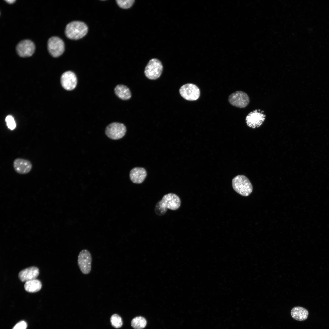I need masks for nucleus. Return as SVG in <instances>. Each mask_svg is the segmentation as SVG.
Segmentation results:
<instances>
[{
	"mask_svg": "<svg viewBox=\"0 0 329 329\" xmlns=\"http://www.w3.org/2000/svg\"><path fill=\"white\" fill-rule=\"evenodd\" d=\"M181 201L179 196L173 193H169L165 195L162 199L156 204L154 211L155 213L159 216L164 214L168 209L176 210L180 206Z\"/></svg>",
	"mask_w": 329,
	"mask_h": 329,
	"instance_id": "nucleus-1",
	"label": "nucleus"
},
{
	"mask_svg": "<svg viewBox=\"0 0 329 329\" xmlns=\"http://www.w3.org/2000/svg\"><path fill=\"white\" fill-rule=\"evenodd\" d=\"M88 27L84 23L80 21H73L66 26L65 34L69 38L74 40L81 39L88 32Z\"/></svg>",
	"mask_w": 329,
	"mask_h": 329,
	"instance_id": "nucleus-2",
	"label": "nucleus"
},
{
	"mask_svg": "<svg viewBox=\"0 0 329 329\" xmlns=\"http://www.w3.org/2000/svg\"><path fill=\"white\" fill-rule=\"evenodd\" d=\"M232 185L234 190L240 195L246 196L252 192L253 187L249 179L243 175H238L232 179Z\"/></svg>",
	"mask_w": 329,
	"mask_h": 329,
	"instance_id": "nucleus-3",
	"label": "nucleus"
},
{
	"mask_svg": "<svg viewBox=\"0 0 329 329\" xmlns=\"http://www.w3.org/2000/svg\"><path fill=\"white\" fill-rule=\"evenodd\" d=\"M163 69V65L158 59L154 58L150 59L146 66L145 75L148 79L154 80L161 76Z\"/></svg>",
	"mask_w": 329,
	"mask_h": 329,
	"instance_id": "nucleus-4",
	"label": "nucleus"
},
{
	"mask_svg": "<svg viewBox=\"0 0 329 329\" xmlns=\"http://www.w3.org/2000/svg\"><path fill=\"white\" fill-rule=\"evenodd\" d=\"M126 131V127L123 124L114 122L110 123L107 126L105 133L109 138L117 140L123 137Z\"/></svg>",
	"mask_w": 329,
	"mask_h": 329,
	"instance_id": "nucleus-5",
	"label": "nucleus"
},
{
	"mask_svg": "<svg viewBox=\"0 0 329 329\" xmlns=\"http://www.w3.org/2000/svg\"><path fill=\"white\" fill-rule=\"evenodd\" d=\"M92 261L91 255L89 251L84 249L80 252L78 258V265L83 274H87L90 272Z\"/></svg>",
	"mask_w": 329,
	"mask_h": 329,
	"instance_id": "nucleus-6",
	"label": "nucleus"
},
{
	"mask_svg": "<svg viewBox=\"0 0 329 329\" xmlns=\"http://www.w3.org/2000/svg\"><path fill=\"white\" fill-rule=\"evenodd\" d=\"M180 95L185 99L190 101L197 100L200 96V91L198 87L193 83H187L180 88Z\"/></svg>",
	"mask_w": 329,
	"mask_h": 329,
	"instance_id": "nucleus-7",
	"label": "nucleus"
},
{
	"mask_svg": "<svg viewBox=\"0 0 329 329\" xmlns=\"http://www.w3.org/2000/svg\"><path fill=\"white\" fill-rule=\"evenodd\" d=\"M48 48L50 54L53 57H57L62 55L65 50L63 41L60 38L53 36L48 41Z\"/></svg>",
	"mask_w": 329,
	"mask_h": 329,
	"instance_id": "nucleus-8",
	"label": "nucleus"
},
{
	"mask_svg": "<svg viewBox=\"0 0 329 329\" xmlns=\"http://www.w3.org/2000/svg\"><path fill=\"white\" fill-rule=\"evenodd\" d=\"M228 100L231 105L240 108L247 106L250 101L247 94L241 91H236L232 94L229 96Z\"/></svg>",
	"mask_w": 329,
	"mask_h": 329,
	"instance_id": "nucleus-9",
	"label": "nucleus"
},
{
	"mask_svg": "<svg viewBox=\"0 0 329 329\" xmlns=\"http://www.w3.org/2000/svg\"><path fill=\"white\" fill-rule=\"evenodd\" d=\"M265 119V115L263 111L256 110L248 114L246 120L248 126L255 129L261 125Z\"/></svg>",
	"mask_w": 329,
	"mask_h": 329,
	"instance_id": "nucleus-10",
	"label": "nucleus"
},
{
	"mask_svg": "<svg viewBox=\"0 0 329 329\" xmlns=\"http://www.w3.org/2000/svg\"><path fill=\"white\" fill-rule=\"evenodd\" d=\"M35 46L31 41L25 39L21 41L17 44L16 50L18 55L20 57H26L31 56L34 53Z\"/></svg>",
	"mask_w": 329,
	"mask_h": 329,
	"instance_id": "nucleus-11",
	"label": "nucleus"
},
{
	"mask_svg": "<svg viewBox=\"0 0 329 329\" xmlns=\"http://www.w3.org/2000/svg\"><path fill=\"white\" fill-rule=\"evenodd\" d=\"M61 82L62 87L65 90H72L76 87L77 85V77L73 72L67 71L62 75Z\"/></svg>",
	"mask_w": 329,
	"mask_h": 329,
	"instance_id": "nucleus-12",
	"label": "nucleus"
},
{
	"mask_svg": "<svg viewBox=\"0 0 329 329\" xmlns=\"http://www.w3.org/2000/svg\"><path fill=\"white\" fill-rule=\"evenodd\" d=\"M13 166L14 170L17 173L20 174H26L31 170L32 164L28 160L18 158L14 160Z\"/></svg>",
	"mask_w": 329,
	"mask_h": 329,
	"instance_id": "nucleus-13",
	"label": "nucleus"
},
{
	"mask_svg": "<svg viewBox=\"0 0 329 329\" xmlns=\"http://www.w3.org/2000/svg\"><path fill=\"white\" fill-rule=\"evenodd\" d=\"M39 274V270L35 267H31L21 271L19 273L18 277L22 282L36 279Z\"/></svg>",
	"mask_w": 329,
	"mask_h": 329,
	"instance_id": "nucleus-14",
	"label": "nucleus"
},
{
	"mask_svg": "<svg viewBox=\"0 0 329 329\" xmlns=\"http://www.w3.org/2000/svg\"><path fill=\"white\" fill-rule=\"evenodd\" d=\"M147 175L146 171L143 168L135 167L130 171L129 176L130 180L133 183L140 184L143 182Z\"/></svg>",
	"mask_w": 329,
	"mask_h": 329,
	"instance_id": "nucleus-15",
	"label": "nucleus"
},
{
	"mask_svg": "<svg viewBox=\"0 0 329 329\" xmlns=\"http://www.w3.org/2000/svg\"><path fill=\"white\" fill-rule=\"evenodd\" d=\"M291 314L294 319L298 321H302L306 320L307 318L309 313L308 310L303 307L296 306L292 309Z\"/></svg>",
	"mask_w": 329,
	"mask_h": 329,
	"instance_id": "nucleus-16",
	"label": "nucleus"
},
{
	"mask_svg": "<svg viewBox=\"0 0 329 329\" xmlns=\"http://www.w3.org/2000/svg\"><path fill=\"white\" fill-rule=\"evenodd\" d=\"M114 91L117 96L123 100H128L131 97V94L129 89L124 85H117L115 87Z\"/></svg>",
	"mask_w": 329,
	"mask_h": 329,
	"instance_id": "nucleus-17",
	"label": "nucleus"
},
{
	"mask_svg": "<svg viewBox=\"0 0 329 329\" xmlns=\"http://www.w3.org/2000/svg\"><path fill=\"white\" fill-rule=\"evenodd\" d=\"M42 287V284L40 281L35 279L26 282L24 288L27 292L33 293L39 291Z\"/></svg>",
	"mask_w": 329,
	"mask_h": 329,
	"instance_id": "nucleus-18",
	"label": "nucleus"
},
{
	"mask_svg": "<svg viewBox=\"0 0 329 329\" xmlns=\"http://www.w3.org/2000/svg\"><path fill=\"white\" fill-rule=\"evenodd\" d=\"M146 324L147 321L146 319L141 316L134 318L131 322V326L135 329H142L146 327Z\"/></svg>",
	"mask_w": 329,
	"mask_h": 329,
	"instance_id": "nucleus-19",
	"label": "nucleus"
},
{
	"mask_svg": "<svg viewBox=\"0 0 329 329\" xmlns=\"http://www.w3.org/2000/svg\"><path fill=\"white\" fill-rule=\"evenodd\" d=\"M110 322L113 327L116 328L121 327L123 324L121 317L117 314H114L110 318Z\"/></svg>",
	"mask_w": 329,
	"mask_h": 329,
	"instance_id": "nucleus-20",
	"label": "nucleus"
},
{
	"mask_svg": "<svg viewBox=\"0 0 329 329\" xmlns=\"http://www.w3.org/2000/svg\"><path fill=\"white\" fill-rule=\"evenodd\" d=\"M118 5L123 9H128L130 8L133 4L134 0H116Z\"/></svg>",
	"mask_w": 329,
	"mask_h": 329,
	"instance_id": "nucleus-21",
	"label": "nucleus"
},
{
	"mask_svg": "<svg viewBox=\"0 0 329 329\" xmlns=\"http://www.w3.org/2000/svg\"><path fill=\"white\" fill-rule=\"evenodd\" d=\"M5 121L9 129L11 130H13L15 128L16 124L12 116L10 115L7 116L5 118Z\"/></svg>",
	"mask_w": 329,
	"mask_h": 329,
	"instance_id": "nucleus-22",
	"label": "nucleus"
},
{
	"mask_svg": "<svg viewBox=\"0 0 329 329\" xmlns=\"http://www.w3.org/2000/svg\"><path fill=\"white\" fill-rule=\"evenodd\" d=\"M27 327V323L24 321H21L16 324L12 329H26Z\"/></svg>",
	"mask_w": 329,
	"mask_h": 329,
	"instance_id": "nucleus-23",
	"label": "nucleus"
},
{
	"mask_svg": "<svg viewBox=\"0 0 329 329\" xmlns=\"http://www.w3.org/2000/svg\"><path fill=\"white\" fill-rule=\"evenodd\" d=\"M6 2L9 3H12L14 2L16 0H7L5 1Z\"/></svg>",
	"mask_w": 329,
	"mask_h": 329,
	"instance_id": "nucleus-24",
	"label": "nucleus"
}]
</instances>
